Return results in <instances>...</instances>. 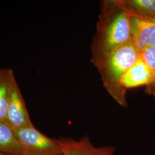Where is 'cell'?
I'll use <instances>...</instances> for the list:
<instances>
[{
    "instance_id": "cell-7",
    "label": "cell",
    "mask_w": 155,
    "mask_h": 155,
    "mask_svg": "<svg viewBox=\"0 0 155 155\" xmlns=\"http://www.w3.org/2000/svg\"><path fill=\"white\" fill-rule=\"evenodd\" d=\"M153 75L150 67L140 57L122 78L121 85L125 90L152 83Z\"/></svg>"
},
{
    "instance_id": "cell-9",
    "label": "cell",
    "mask_w": 155,
    "mask_h": 155,
    "mask_svg": "<svg viewBox=\"0 0 155 155\" xmlns=\"http://www.w3.org/2000/svg\"><path fill=\"white\" fill-rule=\"evenodd\" d=\"M16 82L12 69L0 68V121L6 122L8 101Z\"/></svg>"
},
{
    "instance_id": "cell-2",
    "label": "cell",
    "mask_w": 155,
    "mask_h": 155,
    "mask_svg": "<svg viewBox=\"0 0 155 155\" xmlns=\"http://www.w3.org/2000/svg\"><path fill=\"white\" fill-rule=\"evenodd\" d=\"M101 17L96 46L98 61L113 50L133 41L130 16L113 1Z\"/></svg>"
},
{
    "instance_id": "cell-4",
    "label": "cell",
    "mask_w": 155,
    "mask_h": 155,
    "mask_svg": "<svg viewBox=\"0 0 155 155\" xmlns=\"http://www.w3.org/2000/svg\"><path fill=\"white\" fill-rule=\"evenodd\" d=\"M6 122L14 130L33 125L20 87L15 82L8 101Z\"/></svg>"
},
{
    "instance_id": "cell-3",
    "label": "cell",
    "mask_w": 155,
    "mask_h": 155,
    "mask_svg": "<svg viewBox=\"0 0 155 155\" xmlns=\"http://www.w3.org/2000/svg\"><path fill=\"white\" fill-rule=\"evenodd\" d=\"M14 130L23 155H62L58 140L45 136L33 125Z\"/></svg>"
},
{
    "instance_id": "cell-1",
    "label": "cell",
    "mask_w": 155,
    "mask_h": 155,
    "mask_svg": "<svg viewBox=\"0 0 155 155\" xmlns=\"http://www.w3.org/2000/svg\"><path fill=\"white\" fill-rule=\"evenodd\" d=\"M141 57V49L134 41L113 50L100 61V68L106 89L117 102L122 106L127 105L125 90L121 82L129 68Z\"/></svg>"
},
{
    "instance_id": "cell-6",
    "label": "cell",
    "mask_w": 155,
    "mask_h": 155,
    "mask_svg": "<svg viewBox=\"0 0 155 155\" xmlns=\"http://www.w3.org/2000/svg\"><path fill=\"white\" fill-rule=\"evenodd\" d=\"M132 39L141 50L155 47V18L130 16Z\"/></svg>"
},
{
    "instance_id": "cell-13",
    "label": "cell",
    "mask_w": 155,
    "mask_h": 155,
    "mask_svg": "<svg viewBox=\"0 0 155 155\" xmlns=\"http://www.w3.org/2000/svg\"></svg>"
},
{
    "instance_id": "cell-11",
    "label": "cell",
    "mask_w": 155,
    "mask_h": 155,
    "mask_svg": "<svg viewBox=\"0 0 155 155\" xmlns=\"http://www.w3.org/2000/svg\"><path fill=\"white\" fill-rule=\"evenodd\" d=\"M141 57L150 67L153 75L152 83L146 87L147 93L155 97V47H144L141 50Z\"/></svg>"
},
{
    "instance_id": "cell-10",
    "label": "cell",
    "mask_w": 155,
    "mask_h": 155,
    "mask_svg": "<svg viewBox=\"0 0 155 155\" xmlns=\"http://www.w3.org/2000/svg\"><path fill=\"white\" fill-rule=\"evenodd\" d=\"M0 152L23 155V150L14 129L2 121H0Z\"/></svg>"
},
{
    "instance_id": "cell-5",
    "label": "cell",
    "mask_w": 155,
    "mask_h": 155,
    "mask_svg": "<svg viewBox=\"0 0 155 155\" xmlns=\"http://www.w3.org/2000/svg\"><path fill=\"white\" fill-rule=\"evenodd\" d=\"M62 155H114L116 148L112 145L95 146L88 136L80 140L71 138L58 139Z\"/></svg>"
},
{
    "instance_id": "cell-12",
    "label": "cell",
    "mask_w": 155,
    "mask_h": 155,
    "mask_svg": "<svg viewBox=\"0 0 155 155\" xmlns=\"http://www.w3.org/2000/svg\"><path fill=\"white\" fill-rule=\"evenodd\" d=\"M0 155H12V154H9V153H2V152H0Z\"/></svg>"
},
{
    "instance_id": "cell-8",
    "label": "cell",
    "mask_w": 155,
    "mask_h": 155,
    "mask_svg": "<svg viewBox=\"0 0 155 155\" xmlns=\"http://www.w3.org/2000/svg\"><path fill=\"white\" fill-rule=\"evenodd\" d=\"M113 2L130 16L155 18V0H114Z\"/></svg>"
}]
</instances>
